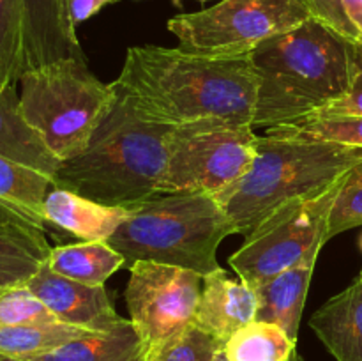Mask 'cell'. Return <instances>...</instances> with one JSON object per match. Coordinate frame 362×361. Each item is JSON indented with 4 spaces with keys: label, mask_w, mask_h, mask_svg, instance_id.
<instances>
[{
    "label": "cell",
    "mask_w": 362,
    "mask_h": 361,
    "mask_svg": "<svg viewBox=\"0 0 362 361\" xmlns=\"http://www.w3.org/2000/svg\"><path fill=\"white\" fill-rule=\"evenodd\" d=\"M346 173L324 190L285 202L262 219L230 257L237 276L257 287L300 262L318 258L327 243L329 216Z\"/></svg>",
    "instance_id": "7"
},
{
    "label": "cell",
    "mask_w": 362,
    "mask_h": 361,
    "mask_svg": "<svg viewBox=\"0 0 362 361\" xmlns=\"http://www.w3.org/2000/svg\"><path fill=\"white\" fill-rule=\"evenodd\" d=\"M0 156L37 170L52 180L62 165L21 115L16 85H11L0 94Z\"/></svg>",
    "instance_id": "17"
},
{
    "label": "cell",
    "mask_w": 362,
    "mask_h": 361,
    "mask_svg": "<svg viewBox=\"0 0 362 361\" xmlns=\"http://www.w3.org/2000/svg\"><path fill=\"white\" fill-rule=\"evenodd\" d=\"M359 278L362 280V269H361V275H359Z\"/></svg>",
    "instance_id": "37"
},
{
    "label": "cell",
    "mask_w": 362,
    "mask_h": 361,
    "mask_svg": "<svg viewBox=\"0 0 362 361\" xmlns=\"http://www.w3.org/2000/svg\"><path fill=\"white\" fill-rule=\"evenodd\" d=\"M257 144L251 124L204 119L175 126L156 195L221 193L250 172Z\"/></svg>",
    "instance_id": "8"
},
{
    "label": "cell",
    "mask_w": 362,
    "mask_h": 361,
    "mask_svg": "<svg viewBox=\"0 0 362 361\" xmlns=\"http://www.w3.org/2000/svg\"><path fill=\"white\" fill-rule=\"evenodd\" d=\"M119 0H67L69 4V14L71 20H73L74 27L83 21H87L88 18H92L94 14H98L103 7L112 6L117 4Z\"/></svg>",
    "instance_id": "31"
},
{
    "label": "cell",
    "mask_w": 362,
    "mask_h": 361,
    "mask_svg": "<svg viewBox=\"0 0 362 361\" xmlns=\"http://www.w3.org/2000/svg\"><path fill=\"white\" fill-rule=\"evenodd\" d=\"M315 264L317 258H310L253 287L258 297L257 321L279 326L297 340Z\"/></svg>",
    "instance_id": "16"
},
{
    "label": "cell",
    "mask_w": 362,
    "mask_h": 361,
    "mask_svg": "<svg viewBox=\"0 0 362 361\" xmlns=\"http://www.w3.org/2000/svg\"><path fill=\"white\" fill-rule=\"evenodd\" d=\"M362 225V159L346 173L345 184L329 216L327 241Z\"/></svg>",
    "instance_id": "29"
},
{
    "label": "cell",
    "mask_w": 362,
    "mask_h": 361,
    "mask_svg": "<svg viewBox=\"0 0 362 361\" xmlns=\"http://www.w3.org/2000/svg\"><path fill=\"white\" fill-rule=\"evenodd\" d=\"M212 361H228V360H226V357L223 356V350H221V354H218V356H216Z\"/></svg>",
    "instance_id": "32"
},
{
    "label": "cell",
    "mask_w": 362,
    "mask_h": 361,
    "mask_svg": "<svg viewBox=\"0 0 362 361\" xmlns=\"http://www.w3.org/2000/svg\"><path fill=\"white\" fill-rule=\"evenodd\" d=\"M354 50L356 42L313 16L258 45L250 53L258 76L253 130L297 122L345 98Z\"/></svg>",
    "instance_id": "2"
},
{
    "label": "cell",
    "mask_w": 362,
    "mask_h": 361,
    "mask_svg": "<svg viewBox=\"0 0 362 361\" xmlns=\"http://www.w3.org/2000/svg\"><path fill=\"white\" fill-rule=\"evenodd\" d=\"M122 255L106 241H80L76 244L52 248L48 265L66 278L85 285H105L106 280L124 268Z\"/></svg>",
    "instance_id": "21"
},
{
    "label": "cell",
    "mask_w": 362,
    "mask_h": 361,
    "mask_svg": "<svg viewBox=\"0 0 362 361\" xmlns=\"http://www.w3.org/2000/svg\"><path fill=\"white\" fill-rule=\"evenodd\" d=\"M228 361H303L297 354V340L271 322L253 321L230 336L223 347Z\"/></svg>",
    "instance_id": "22"
},
{
    "label": "cell",
    "mask_w": 362,
    "mask_h": 361,
    "mask_svg": "<svg viewBox=\"0 0 362 361\" xmlns=\"http://www.w3.org/2000/svg\"><path fill=\"white\" fill-rule=\"evenodd\" d=\"M359 246H361V251H362V236H361V241H359Z\"/></svg>",
    "instance_id": "33"
},
{
    "label": "cell",
    "mask_w": 362,
    "mask_h": 361,
    "mask_svg": "<svg viewBox=\"0 0 362 361\" xmlns=\"http://www.w3.org/2000/svg\"><path fill=\"white\" fill-rule=\"evenodd\" d=\"M90 333L62 322L45 326H0V356L42 353Z\"/></svg>",
    "instance_id": "24"
},
{
    "label": "cell",
    "mask_w": 362,
    "mask_h": 361,
    "mask_svg": "<svg viewBox=\"0 0 362 361\" xmlns=\"http://www.w3.org/2000/svg\"><path fill=\"white\" fill-rule=\"evenodd\" d=\"M359 45H362V28H361V42H359Z\"/></svg>",
    "instance_id": "35"
},
{
    "label": "cell",
    "mask_w": 362,
    "mask_h": 361,
    "mask_svg": "<svg viewBox=\"0 0 362 361\" xmlns=\"http://www.w3.org/2000/svg\"><path fill=\"white\" fill-rule=\"evenodd\" d=\"M141 342L129 319L112 331L90 333L42 353L0 356V361H140Z\"/></svg>",
    "instance_id": "18"
},
{
    "label": "cell",
    "mask_w": 362,
    "mask_h": 361,
    "mask_svg": "<svg viewBox=\"0 0 362 361\" xmlns=\"http://www.w3.org/2000/svg\"><path fill=\"white\" fill-rule=\"evenodd\" d=\"M310 328L336 361H362V280L322 304Z\"/></svg>",
    "instance_id": "14"
},
{
    "label": "cell",
    "mask_w": 362,
    "mask_h": 361,
    "mask_svg": "<svg viewBox=\"0 0 362 361\" xmlns=\"http://www.w3.org/2000/svg\"><path fill=\"white\" fill-rule=\"evenodd\" d=\"M45 230L7 216L0 219V290L27 283L48 262Z\"/></svg>",
    "instance_id": "19"
},
{
    "label": "cell",
    "mask_w": 362,
    "mask_h": 361,
    "mask_svg": "<svg viewBox=\"0 0 362 361\" xmlns=\"http://www.w3.org/2000/svg\"><path fill=\"white\" fill-rule=\"evenodd\" d=\"M175 2H177V0H175Z\"/></svg>",
    "instance_id": "38"
},
{
    "label": "cell",
    "mask_w": 362,
    "mask_h": 361,
    "mask_svg": "<svg viewBox=\"0 0 362 361\" xmlns=\"http://www.w3.org/2000/svg\"><path fill=\"white\" fill-rule=\"evenodd\" d=\"M23 14V73L64 59H85L67 0H20Z\"/></svg>",
    "instance_id": "12"
},
{
    "label": "cell",
    "mask_w": 362,
    "mask_h": 361,
    "mask_svg": "<svg viewBox=\"0 0 362 361\" xmlns=\"http://www.w3.org/2000/svg\"><path fill=\"white\" fill-rule=\"evenodd\" d=\"M198 2H211V0H198Z\"/></svg>",
    "instance_id": "34"
},
{
    "label": "cell",
    "mask_w": 362,
    "mask_h": 361,
    "mask_svg": "<svg viewBox=\"0 0 362 361\" xmlns=\"http://www.w3.org/2000/svg\"><path fill=\"white\" fill-rule=\"evenodd\" d=\"M237 234L214 195L159 193L127 207V218L106 243L136 262L177 265L202 276L218 271V248Z\"/></svg>",
    "instance_id": "4"
},
{
    "label": "cell",
    "mask_w": 362,
    "mask_h": 361,
    "mask_svg": "<svg viewBox=\"0 0 362 361\" xmlns=\"http://www.w3.org/2000/svg\"><path fill=\"white\" fill-rule=\"evenodd\" d=\"M53 180L34 168L0 156V211L46 230L45 198Z\"/></svg>",
    "instance_id": "20"
},
{
    "label": "cell",
    "mask_w": 362,
    "mask_h": 361,
    "mask_svg": "<svg viewBox=\"0 0 362 361\" xmlns=\"http://www.w3.org/2000/svg\"><path fill=\"white\" fill-rule=\"evenodd\" d=\"M45 218L80 241H108L127 218L126 207H110L74 191L55 188L45 198Z\"/></svg>",
    "instance_id": "15"
},
{
    "label": "cell",
    "mask_w": 362,
    "mask_h": 361,
    "mask_svg": "<svg viewBox=\"0 0 362 361\" xmlns=\"http://www.w3.org/2000/svg\"><path fill=\"white\" fill-rule=\"evenodd\" d=\"M27 285L62 324L103 333L112 331L126 321L117 314L105 285H85L57 275L48 262L28 280Z\"/></svg>",
    "instance_id": "11"
},
{
    "label": "cell",
    "mask_w": 362,
    "mask_h": 361,
    "mask_svg": "<svg viewBox=\"0 0 362 361\" xmlns=\"http://www.w3.org/2000/svg\"><path fill=\"white\" fill-rule=\"evenodd\" d=\"M269 137L299 138V140L336 142L362 147V117L352 115H310L292 124H281L265 130Z\"/></svg>",
    "instance_id": "23"
},
{
    "label": "cell",
    "mask_w": 362,
    "mask_h": 361,
    "mask_svg": "<svg viewBox=\"0 0 362 361\" xmlns=\"http://www.w3.org/2000/svg\"><path fill=\"white\" fill-rule=\"evenodd\" d=\"M59 322L27 283L0 290V326H45Z\"/></svg>",
    "instance_id": "27"
},
{
    "label": "cell",
    "mask_w": 362,
    "mask_h": 361,
    "mask_svg": "<svg viewBox=\"0 0 362 361\" xmlns=\"http://www.w3.org/2000/svg\"><path fill=\"white\" fill-rule=\"evenodd\" d=\"M311 16L345 38L361 42L362 0H308Z\"/></svg>",
    "instance_id": "28"
},
{
    "label": "cell",
    "mask_w": 362,
    "mask_h": 361,
    "mask_svg": "<svg viewBox=\"0 0 362 361\" xmlns=\"http://www.w3.org/2000/svg\"><path fill=\"white\" fill-rule=\"evenodd\" d=\"M129 273L126 287L129 321L147 356L193 324L204 276L156 262H136Z\"/></svg>",
    "instance_id": "10"
},
{
    "label": "cell",
    "mask_w": 362,
    "mask_h": 361,
    "mask_svg": "<svg viewBox=\"0 0 362 361\" xmlns=\"http://www.w3.org/2000/svg\"><path fill=\"white\" fill-rule=\"evenodd\" d=\"M117 98L87 149L62 161L53 186L110 207H131L158 193L173 127L148 115L117 81Z\"/></svg>",
    "instance_id": "3"
},
{
    "label": "cell",
    "mask_w": 362,
    "mask_h": 361,
    "mask_svg": "<svg viewBox=\"0 0 362 361\" xmlns=\"http://www.w3.org/2000/svg\"><path fill=\"white\" fill-rule=\"evenodd\" d=\"M310 18V9L299 0H221L198 13L177 14L166 27L186 52L239 57Z\"/></svg>",
    "instance_id": "9"
},
{
    "label": "cell",
    "mask_w": 362,
    "mask_h": 361,
    "mask_svg": "<svg viewBox=\"0 0 362 361\" xmlns=\"http://www.w3.org/2000/svg\"><path fill=\"white\" fill-rule=\"evenodd\" d=\"M257 290L243 280H232L223 268L204 276L193 324L226 342L239 329L257 321Z\"/></svg>",
    "instance_id": "13"
},
{
    "label": "cell",
    "mask_w": 362,
    "mask_h": 361,
    "mask_svg": "<svg viewBox=\"0 0 362 361\" xmlns=\"http://www.w3.org/2000/svg\"><path fill=\"white\" fill-rule=\"evenodd\" d=\"M299 2H303V4H306V2H308V0H299Z\"/></svg>",
    "instance_id": "36"
},
{
    "label": "cell",
    "mask_w": 362,
    "mask_h": 361,
    "mask_svg": "<svg viewBox=\"0 0 362 361\" xmlns=\"http://www.w3.org/2000/svg\"><path fill=\"white\" fill-rule=\"evenodd\" d=\"M361 159L362 147L264 134L250 172L214 197L237 234L247 236L279 205L324 190Z\"/></svg>",
    "instance_id": "5"
},
{
    "label": "cell",
    "mask_w": 362,
    "mask_h": 361,
    "mask_svg": "<svg viewBox=\"0 0 362 361\" xmlns=\"http://www.w3.org/2000/svg\"><path fill=\"white\" fill-rule=\"evenodd\" d=\"M18 84L21 115L60 161L87 149L117 98L115 84H103L78 59L25 71Z\"/></svg>",
    "instance_id": "6"
},
{
    "label": "cell",
    "mask_w": 362,
    "mask_h": 361,
    "mask_svg": "<svg viewBox=\"0 0 362 361\" xmlns=\"http://www.w3.org/2000/svg\"><path fill=\"white\" fill-rule=\"evenodd\" d=\"M313 115L362 117V45L359 42H356V50H354V78L346 96Z\"/></svg>",
    "instance_id": "30"
},
{
    "label": "cell",
    "mask_w": 362,
    "mask_h": 361,
    "mask_svg": "<svg viewBox=\"0 0 362 361\" xmlns=\"http://www.w3.org/2000/svg\"><path fill=\"white\" fill-rule=\"evenodd\" d=\"M23 74V14L20 0H0V94Z\"/></svg>",
    "instance_id": "25"
},
{
    "label": "cell",
    "mask_w": 362,
    "mask_h": 361,
    "mask_svg": "<svg viewBox=\"0 0 362 361\" xmlns=\"http://www.w3.org/2000/svg\"><path fill=\"white\" fill-rule=\"evenodd\" d=\"M115 81L148 115L172 126L204 119L253 122L258 76L250 53L211 57L133 46Z\"/></svg>",
    "instance_id": "1"
},
{
    "label": "cell",
    "mask_w": 362,
    "mask_h": 361,
    "mask_svg": "<svg viewBox=\"0 0 362 361\" xmlns=\"http://www.w3.org/2000/svg\"><path fill=\"white\" fill-rule=\"evenodd\" d=\"M223 347L225 342L191 324L140 361H212Z\"/></svg>",
    "instance_id": "26"
}]
</instances>
